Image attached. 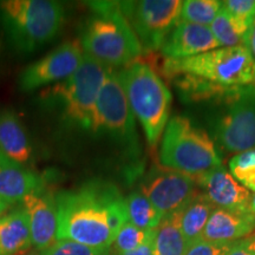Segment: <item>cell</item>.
Wrapping results in <instances>:
<instances>
[{
	"label": "cell",
	"instance_id": "3",
	"mask_svg": "<svg viewBox=\"0 0 255 255\" xmlns=\"http://www.w3.org/2000/svg\"><path fill=\"white\" fill-rule=\"evenodd\" d=\"M91 13L79 32L85 55L108 66L124 68L142 56L135 32L120 8V1H90Z\"/></svg>",
	"mask_w": 255,
	"mask_h": 255
},
{
	"label": "cell",
	"instance_id": "26",
	"mask_svg": "<svg viewBox=\"0 0 255 255\" xmlns=\"http://www.w3.org/2000/svg\"><path fill=\"white\" fill-rule=\"evenodd\" d=\"M104 251H98L84 245L69 240H58L52 246L43 251V255H101Z\"/></svg>",
	"mask_w": 255,
	"mask_h": 255
},
{
	"label": "cell",
	"instance_id": "11",
	"mask_svg": "<svg viewBox=\"0 0 255 255\" xmlns=\"http://www.w3.org/2000/svg\"><path fill=\"white\" fill-rule=\"evenodd\" d=\"M196 180L175 169L154 165L141 182V193L162 215H170L186 207L197 193Z\"/></svg>",
	"mask_w": 255,
	"mask_h": 255
},
{
	"label": "cell",
	"instance_id": "36",
	"mask_svg": "<svg viewBox=\"0 0 255 255\" xmlns=\"http://www.w3.org/2000/svg\"><path fill=\"white\" fill-rule=\"evenodd\" d=\"M101 255H116V254L111 253V252H110L109 250H107V251H104V252H103V253H102Z\"/></svg>",
	"mask_w": 255,
	"mask_h": 255
},
{
	"label": "cell",
	"instance_id": "34",
	"mask_svg": "<svg viewBox=\"0 0 255 255\" xmlns=\"http://www.w3.org/2000/svg\"><path fill=\"white\" fill-rule=\"evenodd\" d=\"M7 207H9L7 203H5L4 201L0 200V216H1L4 213L6 212V209H7Z\"/></svg>",
	"mask_w": 255,
	"mask_h": 255
},
{
	"label": "cell",
	"instance_id": "18",
	"mask_svg": "<svg viewBox=\"0 0 255 255\" xmlns=\"http://www.w3.org/2000/svg\"><path fill=\"white\" fill-rule=\"evenodd\" d=\"M0 154L28 169L33 163V145L24 124L13 111L0 114Z\"/></svg>",
	"mask_w": 255,
	"mask_h": 255
},
{
	"label": "cell",
	"instance_id": "21",
	"mask_svg": "<svg viewBox=\"0 0 255 255\" xmlns=\"http://www.w3.org/2000/svg\"><path fill=\"white\" fill-rule=\"evenodd\" d=\"M181 210L165 215L157 228H155V255H184L188 244L181 231Z\"/></svg>",
	"mask_w": 255,
	"mask_h": 255
},
{
	"label": "cell",
	"instance_id": "28",
	"mask_svg": "<svg viewBox=\"0 0 255 255\" xmlns=\"http://www.w3.org/2000/svg\"><path fill=\"white\" fill-rule=\"evenodd\" d=\"M231 244H214L199 239L191 244L184 255H226Z\"/></svg>",
	"mask_w": 255,
	"mask_h": 255
},
{
	"label": "cell",
	"instance_id": "22",
	"mask_svg": "<svg viewBox=\"0 0 255 255\" xmlns=\"http://www.w3.org/2000/svg\"><path fill=\"white\" fill-rule=\"evenodd\" d=\"M251 26L252 25L247 21L234 17L221 6L219 13L210 24V31L220 47H232L246 45L247 34Z\"/></svg>",
	"mask_w": 255,
	"mask_h": 255
},
{
	"label": "cell",
	"instance_id": "25",
	"mask_svg": "<svg viewBox=\"0 0 255 255\" xmlns=\"http://www.w3.org/2000/svg\"><path fill=\"white\" fill-rule=\"evenodd\" d=\"M152 231H143L128 221L117 233L109 251L116 255H123L135 251L148 240Z\"/></svg>",
	"mask_w": 255,
	"mask_h": 255
},
{
	"label": "cell",
	"instance_id": "24",
	"mask_svg": "<svg viewBox=\"0 0 255 255\" xmlns=\"http://www.w3.org/2000/svg\"><path fill=\"white\" fill-rule=\"evenodd\" d=\"M222 6L216 0H186L181 8V21L207 26L213 23Z\"/></svg>",
	"mask_w": 255,
	"mask_h": 255
},
{
	"label": "cell",
	"instance_id": "9",
	"mask_svg": "<svg viewBox=\"0 0 255 255\" xmlns=\"http://www.w3.org/2000/svg\"><path fill=\"white\" fill-rule=\"evenodd\" d=\"M109 137L119 146L123 156L131 162L142 155L141 143L136 129L135 115L128 103L127 96L113 69H108L96 105L94 131Z\"/></svg>",
	"mask_w": 255,
	"mask_h": 255
},
{
	"label": "cell",
	"instance_id": "1",
	"mask_svg": "<svg viewBox=\"0 0 255 255\" xmlns=\"http://www.w3.org/2000/svg\"><path fill=\"white\" fill-rule=\"evenodd\" d=\"M58 240L109 250L128 222L126 199L116 184L94 178L56 194Z\"/></svg>",
	"mask_w": 255,
	"mask_h": 255
},
{
	"label": "cell",
	"instance_id": "30",
	"mask_svg": "<svg viewBox=\"0 0 255 255\" xmlns=\"http://www.w3.org/2000/svg\"><path fill=\"white\" fill-rule=\"evenodd\" d=\"M226 255H255V237L232 242Z\"/></svg>",
	"mask_w": 255,
	"mask_h": 255
},
{
	"label": "cell",
	"instance_id": "23",
	"mask_svg": "<svg viewBox=\"0 0 255 255\" xmlns=\"http://www.w3.org/2000/svg\"><path fill=\"white\" fill-rule=\"evenodd\" d=\"M126 205L128 221L143 231H152L157 228L163 219V215L141 191H132L126 199Z\"/></svg>",
	"mask_w": 255,
	"mask_h": 255
},
{
	"label": "cell",
	"instance_id": "13",
	"mask_svg": "<svg viewBox=\"0 0 255 255\" xmlns=\"http://www.w3.org/2000/svg\"><path fill=\"white\" fill-rule=\"evenodd\" d=\"M30 220L31 242L38 251H44L56 242L58 212L56 194L46 186L32 191L21 201Z\"/></svg>",
	"mask_w": 255,
	"mask_h": 255
},
{
	"label": "cell",
	"instance_id": "4",
	"mask_svg": "<svg viewBox=\"0 0 255 255\" xmlns=\"http://www.w3.org/2000/svg\"><path fill=\"white\" fill-rule=\"evenodd\" d=\"M148 55L146 62L165 79L182 72L225 87L255 85V59L245 45L219 47L182 59L167 58L155 52Z\"/></svg>",
	"mask_w": 255,
	"mask_h": 255
},
{
	"label": "cell",
	"instance_id": "33",
	"mask_svg": "<svg viewBox=\"0 0 255 255\" xmlns=\"http://www.w3.org/2000/svg\"><path fill=\"white\" fill-rule=\"evenodd\" d=\"M15 255H43V251H38L34 248V250H28V251L21 252V253H18Z\"/></svg>",
	"mask_w": 255,
	"mask_h": 255
},
{
	"label": "cell",
	"instance_id": "10",
	"mask_svg": "<svg viewBox=\"0 0 255 255\" xmlns=\"http://www.w3.org/2000/svg\"><path fill=\"white\" fill-rule=\"evenodd\" d=\"M182 2L178 0L120 1L121 11L135 32L143 52L161 50L180 21Z\"/></svg>",
	"mask_w": 255,
	"mask_h": 255
},
{
	"label": "cell",
	"instance_id": "17",
	"mask_svg": "<svg viewBox=\"0 0 255 255\" xmlns=\"http://www.w3.org/2000/svg\"><path fill=\"white\" fill-rule=\"evenodd\" d=\"M44 186L43 178L33 170L0 154V200L14 205Z\"/></svg>",
	"mask_w": 255,
	"mask_h": 255
},
{
	"label": "cell",
	"instance_id": "31",
	"mask_svg": "<svg viewBox=\"0 0 255 255\" xmlns=\"http://www.w3.org/2000/svg\"><path fill=\"white\" fill-rule=\"evenodd\" d=\"M154 235H155V229L152 231L151 235L149 237L148 240H146L142 246H139L137 250L129 252V253H126L123 255H155V247H154Z\"/></svg>",
	"mask_w": 255,
	"mask_h": 255
},
{
	"label": "cell",
	"instance_id": "29",
	"mask_svg": "<svg viewBox=\"0 0 255 255\" xmlns=\"http://www.w3.org/2000/svg\"><path fill=\"white\" fill-rule=\"evenodd\" d=\"M229 168H231L234 178H237L239 182L244 184V187L255 191V162Z\"/></svg>",
	"mask_w": 255,
	"mask_h": 255
},
{
	"label": "cell",
	"instance_id": "8",
	"mask_svg": "<svg viewBox=\"0 0 255 255\" xmlns=\"http://www.w3.org/2000/svg\"><path fill=\"white\" fill-rule=\"evenodd\" d=\"M213 142L228 152L255 146V85L232 87L208 116Z\"/></svg>",
	"mask_w": 255,
	"mask_h": 255
},
{
	"label": "cell",
	"instance_id": "2",
	"mask_svg": "<svg viewBox=\"0 0 255 255\" xmlns=\"http://www.w3.org/2000/svg\"><path fill=\"white\" fill-rule=\"evenodd\" d=\"M108 69L84 53L77 71L65 81L45 89L39 102L44 109L56 115L64 129L94 131L97 98Z\"/></svg>",
	"mask_w": 255,
	"mask_h": 255
},
{
	"label": "cell",
	"instance_id": "5",
	"mask_svg": "<svg viewBox=\"0 0 255 255\" xmlns=\"http://www.w3.org/2000/svg\"><path fill=\"white\" fill-rule=\"evenodd\" d=\"M65 8L52 0L0 1V26L9 45L31 53L53 40L62 31Z\"/></svg>",
	"mask_w": 255,
	"mask_h": 255
},
{
	"label": "cell",
	"instance_id": "16",
	"mask_svg": "<svg viewBox=\"0 0 255 255\" xmlns=\"http://www.w3.org/2000/svg\"><path fill=\"white\" fill-rule=\"evenodd\" d=\"M255 231L252 213H238L216 207L207 222L201 239L214 244H232Z\"/></svg>",
	"mask_w": 255,
	"mask_h": 255
},
{
	"label": "cell",
	"instance_id": "12",
	"mask_svg": "<svg viewBox=\"0 0 255 255\" xmlns=\"http://www.w3.org/2000/svg\"><path fill=\"white\" fill-rule=\"evenodd\" d=\"M83 57L84 52L79 41L64 43L49 55L27 65L19 75V88L30 92L65 81L77 71Z\"/></svg>",
	"mask_w": 255,
	"mask_h": 255
},
{
	"label": "cell",
	"instance_id": "7",
	"mask_svg": "<svg viewBox=\"0 0 255 255\" xmlns=\"http://www.w3.org/2000/svg\"><path fill=\"white\" fill-rule=\"evenodd\" d=\"M159 163L193 177L221 165L215 143L205 130L184 116L169 121L162 136Z\"/></svg>",
	"mask_w": 255,
	"mask_h": 255
},
{
	"label": "cell",
	"instance_id": "19",
	"mask_svg": "<svg viewBox=\"0 0 255 255\" xmlns=\"http://www.w3.org/2000/svg\"><path fill=\"white\" fill-rule=\"evenodd\" d=\"M32 247L30 220L23 206L0 216V255H15Z\"/></svg>",
	"mask_w": 255,
	"mask_h": 255
},
{
	"label": "cell",
	"instance_id": "35",
	"mask_svg": "<svg viewBox=\"0 0 255 255\" xmlns=\"http://www.w3.org/2000/svg\"><path fill=\"white\" fill-rule=\"evenodd\" d=\"M250 210H251V213H252V214H253V216L255 218V195L252 196L251 205H250Z\"/></svg>",
	"mask_w": 255,
	"mask_h": 255
},
{
	"label": "cell",
	"instance_id": "15",
	"mask_svg": "<svg viewBox=\"0 0 255 255\" xmlns=\"http://www.w3.org/2000/svg\"><path fill=\"white\" fill-rule=\"evenodd\" d=\"M219 47L209 27L180 20L164 41L159 53L167 58L182 59Z\"/></svg>",
	"mask_w": 255,
	"mask_h": 255
},
{
	"label": "cell",
	"instance_id": "32",
	"mask_svg": "<svg viewBox=\"0 0 255 255\" xmlns=\"http://www.w3.org/2000/svg\"><path fill=\"white\" fill-rule=\"evenodd\" d=\"M245 46L248 47V50L251 51L252 56H253V58L255 59V20L253 21V24H252L250 31H248L246 45Z\"/></svg>",
	"mask_w": 255,
	"mask_h": 255
},
{
	"label": "cell",
	"instance_id": "6",
	"mask_svg": "<svg viewBox=\"0 0 255 255\" xmlns=\"http://www.w3.org/2000/svg\"><path fill=\"white\" fill-rule=\"evenodd\" d=\"M116 73L132 114L142 124L146 141L155 148L169 122L171 94L167 84L141 57Z\"/></svg>",
	"mask_w": 255,
	"mask_h": 255
},
{
	"label": "cell",
	"instance_id": "27",
	"mask_svg": "<svg viewBox=\"0 0 255 255\" xmlns=\"http://www.w3.org/2000/svg\"><path fill=\"white\" fill-rule=\"evenodd\" d=\"M222 7L251 25L255 20V0H228L222 1Z\"/></svg>",
	"mask_w": 255,
	"mask_h": 255
},
{
	"label": "cell",
	"instance_id": "20",
	"mask_svg": "<svg viewBox=\"0 0 255 255\" xmlns=\"http://www.w3.org/2000/svg\"><path fill=\"white\" fill-rule=\"evenodd\" d=\"M216 208L205 193H197L190 202L181 210V231L188 246L199 240L208 222V220Z\"/></svg>",
	"mask_w": 255,
	"mask_h": 255
},
{
	"label": "cell",
	"instance_id": "14",
	"mask_svg": "<svg viewBox=\"0 0 255 255\" xmlns=\"http://www.w3.org/2000/svg\"><path fill=\"white\" fill-rule=\"evenodd\" d=\"M195 180L213 205L233 212L251 213V191L241 186L222 165L200 175Z\"/></svg>",
	"mask_w": 255,
	"mask_h": 255
}]
</instances>
